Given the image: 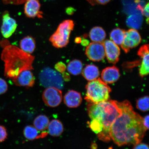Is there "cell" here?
Listing matches in <instances>:
<instances>
[{
    "mask_svg": "<svg viewBox=\"0 0 149 149\" xmlns=\"http://www.w3.org/2000/svg\"><path fill=\"white\" fill-rule=\"evenodd\" d=\"M74 24L71 20H66L59 24L55 32L52 35L49 41L54 47H65L69 42L71 32L73 30Z\"/></svg>",
    "mask_w": 149,
    "mask_h": 149,
    "instance_id": "5",
    "label": "cell"
},
{
    "mask_svg": "<svg viewBox=\"0 0 149 149\" xmlns=\"http://www.w3.org/2000/svg\"><path fill=\"white\" fill-rule=\"evenodd\" d=\"M40 83L45 87H55L62 89L64 88V82L61 73L49 67L42 69L39 75Z\"/></svg>",
    "mask_w": 149,
    "mask_h": 149,
    "instance_id": "6",
    "label": "cell"
},
{
    "mask_svg": "<svg viewBox=\"0 0 149 149\" xmlns=\"http://www.w3.org/2000/svg\"><path fill=\"white\" fill-rule=\"evenodd\" d=\"M27 0H2L3 2L6 4L18 5L25 3Z\"/></svg>",
    "mask_w": 149,
    "mask_h": 149,
    "instance_id": "30",
    "label": "cell"
},
{
    "mask_svg": "<svg viewBox=\"0 0 149 149\" xmlns=\"http://www.w3.org/2000/svg\"><path fill=\"white\" fill-rule=\"evenodd\" d=\"M1 59L5 63V77L12 80L23 71L33 70L35 57L15 46L6 47L2 53Z\"/></svg>",
    "mask_w": 149,
    "mask_h": 149,
    "instance_id": "3",
    "label": "cell"
},
{
    "mask_svg": "<svg viewBox=\"0 0 149 149\" xmlns=\"http://www.w3.org/2000/svg\"><path fill=\"white\" fill-rule=\"evenodd\" d=\"M8 136V134L5 127L0 125V143L5 141Z\"/></svg>",
    "mask_w": 149,
    "mask_h": 149,
    "instance_id": "27",
    "label": "cell"
},
{
    "mask_svg": "<svg viewBox=\"0 0 149 149\" xmlns=\"http://www.w3.org/2000/svg\"><path fill=\"white\" fill-rule=\"evenodd\" d=\"M149 3H147V4L143 8V10L141 14L144 16L146 17V22L148 24L149 22Z\"/></svg>",
    "mask_w": 149,
    "mask_h": 149,
    "instance_id": "31",
    "label": "cell"
},
{
    "mask_svg": "<svg viewBox=\"0 0 149 149\" xmlns=\"http://www.w3.org/2000/svg\"><path fill=\"white\" fill-rule=\"evenodd\" d=\"M55 68L57 72L62 74L65 72L66 69V66L64 63L61 61L57 63L55 65Z\"/></svg>",
    "mask_w": 149,
    "mask_h": 149,
    "instance_id": "29",
    "label": "cell"
},
{
    "mask_svg": "<svg viewBox=\"0 0 149 149\" xmlns=\"http://www.w3.org/2000/svg\"><path fill=\"white\" fill-rule=\"evenodd\" d=\"M116 103L120 112L111 127V139L119 146L141 142L147 130L143 125V118L134 111L128 100Z\"/></svg>",
    "mask_w": 149,
    "mask_h": 149,
    "instance_id": "1",
    "label": "cell"
},
{
    "mask_svg": "<svg viewBox=\"0 0 149 149\" xmlns=\"http://www.w3.org/2000/svg\"><path fill=\"white\" fill-rule=\"evenodd\" d=\"M97 3L101 5H105L109 3L111 0H95Z\"/></svg>",
    "mask_w": 149,
    "mask_h": 149,
    "instance_id": "35",
    "label": "cell"
},
{
    "mask_svg": "<svg viewBox=\"0 0 149 149\" xmlns=\"http://www.w3.org/2000/svg\"><path fill=\"white\" fill-rule=\"evenodd\" d=\"M133 149H149V148L148 145L140 142L134 145Z\"/></svg>",
    "mask_w": 149,
    "mask_h": 149,
    "instance_id": "32",
    "label": "cell"
},
{
    "mask_svg": "<svg viewBox=\"0 0 149 149\" xmlns=\"http://www.w3.org/2000/svg\"><path fill=\"white\" fill-rule=\"evenodd\" d=\"M23 134L26 139L34 140L39 137V130L33 126L27 125L24 128Z\"/></svg>",
    "mask_w": 149,
    "mask_h": 149,
    "instance_id": "25",
    "label": "cell"
},
{
    "mask_svg": "<svg viewBox=\"0 0 149 149\" xmlns=\"http://www.w3.org/2000/svg\"><path fill=\"white\" fill-rule=\"evenodd\" d=\"M20 49L27 54H32L36 48V42L32 37L27 36L24 37L19 42Z\"/></svg>",
    "mask_w": 149,
    "mask_h": 149,
    "instance_id": "18",
    "label": "cell"
},
{
    "mask_svg": "<svg viewBox=\"0 0 149 149\" xmlns=\"http://www.w3.org/2000/svg\"><path fill=\"white\" fill-rule=\"evenodd\" d=\"M143 123L145 129L148 130L149 128V115H147L143 118Z\"/></svg>",
    "mask_w": 149,
    "mask_h": 149,
    "instance_id": "33",
    "label": "cell"
},
{
    "mask_svg": "<svg viewBox=\"0 0 149 149\" xmlns=\"http://www.w3.org/2000/svg\"><path fill=\"white\" fill-rule=\"evenodd\" d=\"M85 53L90 60L95 61H101L105 58V53L103 42H92L88 45Z\"/></svg>",
    "mask_w": 149,
    "mask_h": 149,
    "instance_id": "9",
    "label": "cell"
},
{
    "mask_svg": "<svg viewBox=\"0 0 149 149\" xmlns=\"http://www.w3.org/2000/svg\"><path fill=\"white\" fill-rule=\"evenodd\" d=\"M120 77L118 69L114 66L108 67L102 70V80L106 84H113L116 82Z\"/></svg>",
    "mask_w": 149,
    "mask_h": 149,
    "instance_id": "16",
    "label": "cell"
},
{
    "mask_svg": "<svg viewBox=\"0 0 149 149\" xmlns=\"http://www.w3.org/2000/svg\"><path fill=\"white\" fill-rule=\"evenodd\" d=\"M24 7V13L27 17H42L40 11V4L39 0H27Z\"/></svg>",
    "mask_w": 149,
    "mask_h": 149,
    "instance_id": "13",
    "label": "cell"
},
{
    "mask_svg": "<svg viewBox=\"0 0 149 149\" xmlns=\"http://www.w3.org/2000/svg\"><path fill=\"white\" fill-rule=\"evenodd\" d=\"M136 107L139 110L146 112L149 110V97L145 96L140 98L136 102Z\"/></svg>",
    "mask_w": 149,
    "mask_h": 149,
    "instance_id": "26",
    "label": "cell"
},
{
    "mask_svg": "<svg viewBox=\"0 0 149 149\" xmlns=\"http://www.w3.org/2000/svg\"><path fill=\"white\" fill-rule=\"evenodd\" d=\"M81 39L79 37H77V38H76L75 40V42L77 43H79L81 42Z\"/></svg>",
    "mask_w": 149,
    "mask_h": 149,
    "instance_id": "37",
    "label": "cell"
},
{
    "mask_svg": "<svg viewBox=\"0 0 149 149\" xmlns=\"http://www.w3.org/2000/svg\"><path fill=\"white\" fill-rule=\"evenodd\" d=\"M125 31L120 28L113 29L110 35L111 40L117 45H121L125 36Z\"/></svg>",
    "mask_w": 149,
    "mask_h": 149,
    "instance_id": "23",
    "label": "cell"
},
{
    "mask_svg": "<svg viewBox=\"0 0 149 149\" xmlns=\"http://www.w3.org/2000/svg\"><path fill=\"white\" fill-rule=\"evenodd\" d=\"M143 22L142 14L138 13L130 15L126 20V23L128 27L136 30L140 29Z\"/></svg>",
    "mask_w": 149,
    "mask_h": 149,
    "instance_id": "20",
    "label": "cell"
},
{
    "mask_svg": "<svg viewBox=\"0 0 149 149\" xmlns=\"http://www.w3.org/2000/svg\"><path fill=\"white\" fill-rule=\"evenodd\" d=\"M47 129L50 135L53 137H58L62 134L64 128L61 121L54 119L50 122Z\"/></svg>",
    "mask_w": 149,
    "mask_h": 149,
    "instance_id": "17",
    "label": "cell"
},
{
    "mask_svg": "<svg viewBox=\"0 0 149 149\" xmlns=\"http://www.w3.org/2000/svg\"><path fill=\"white\" fill-rule=\"evenodd\" d=\"M8 89V85L5 80L0 78V95L4 94Z\"/></svg>",
    "mask_w": 149,
    "mask_h": 149,
    "instance_id": "28",
    "label": "cell"
},
{
    "mask_svg": "<svg viewBox=\"0 0 149 149\" xmlns=\"http://www.w3.org/2000/svg\"><path fill=\"white\" fill-rule=\"evenodd\" d=\"M87 111L90 119L98 121L102 126V132L98 135V138L109 142L111 139L110 135L111 127L120 112L116 101L108 100L98 103H89Z\"/></svg>",
    "mask_w": 149,
    "mask_h": 149,
    "instance_id": "2",
    "label": "cell"
},
{
    "mask_svg": "<svg viewBox=\"0 0 149 149\" xmlns=\"http://www.w3.org/2000/svg\"><path fill=\"white\" fill-rule=\"evenodd\" d=\"M81 44H82V45L83 46H86L88 44V40H83L81 41Z\"/></svg>",
    "mask_w": 149,
    "mask_h": 149,
    "instance_id": "36",
    "label": "cell"
},
{
    "mask_svg": "<svg viewBox=\"0 0 149 149\" xmlns=\"http://www.w3.org/2000/svg\"><path fill=\"white\" fill-rule=\"evenodd\" d=\"M63 81H70V74L66 72H63L61 74Z\"/></svg>",
    "mask_w": 149,
    "mask_h": 149,
    "instance_id": "34",
    "label": "cell"
},
{
    "mask_svg": "<svg viewBox=\"0 0 149 149\" xmlns=\"http://www.w3.org/2000/svg\"><path fill=\"white\" fill-rule=\"evenodd\" d=\"M83 65L81 61L77 59L70 61L67 66V70L70 74L77 75L82 72Z\"/></svg>",
    "mask_w": 149,
    "mask_h": 149,
    "instance_id": "24",
    "label": "cell"
},
{
    "mask_svg": "<svg viewBox=\"0 0 149 149\" xmlns=\"http://www.w3.org/2000/svg\"><path fill=\"white\" fill-rule=\"evenodd\" d=\"M89 36L93 42L102 43L105 40L106 33L102 28L97 26L91 30Z\"/></svg>",
    "mask_w": 149,
    "mask_h": 149,
    "instance_id": "21",
    "label": "cell"
},
{
    "mask_svg": "<svg viewBox=\"0 0 149 149\" xmlns=\"http://www.w3.org/2000/svg\"><path fill=\"white\" fill-rule=\"evenodd\" d=\"M17 27L16 20L11 17L8 12H5L3 16V23L1 28L2 34L5 38H8L13 34Z\"/></svg>",
    "mask_w": 149,
    "mask_h": 149,
    "instance_id": "11",
    "label": "cell"
},
{
    "mask_svg": "<svg viewBox=\"0 0 149 149\" xmlns=\"http://www.w3.org/2000/svg\"><path fill=\"white\" fill-rule=\"evenodd\" d=\"M82 98L81 94L77 91L70 90L65 94L64 103L67 107L70 108H77L81 105Z\"/></svg>",
    "mask_w": 149,
    "mask_h": 149,
    "instance_id": "15",
    "label": "cell"
},
{
    "mask_svg": "<svg viewBox=\"0 0 149 149\" xmlns=\"http://www.w3.org/2000/svg\"><path fill=\"white\" fill-rule=\"evenodd\" d=\"M103 44L108 61L110 63L116 64L119 60L120 54V49L118 45L109 40H104Z\"/></svg>",
    "mask_w": 149,
    "mask_h": 149,
    "instance_id": "10",
    "label": "cell"
},
{
    "mask_svg": "<svg viewBox=\"0 0 149 149\" xmlns=\"http://www.w3.org/2000/svg\"><path fill=\"white\" fill-rule=\"evenodd\" d=\"M82 72L83 77L89 81L97 79L100 75L97 67L93 65H87Z\"/></svg>",
    "mask_w": 149,
    "mask_h": 149,
    "instance_id": "19",
    "label": "cell"
},
{
    "mask_svg": "<svg viewBox=\"0 0 149 149\" xmlns=\"http://www.w3.org/2000/svg\"><path fill=\"white\" fill-rule=\"evenodd\" d=\"M50 121L47 116L40 115L35 117L33 121V126L39 131H42L47 129Z\"/></svg>",
    "mask_w": 149,
    "mask_h": 149,
    "instance_id": "22",
    "label": "cell"
},
{
    "mask_svg": "<svg viewBox=\"0 0 149 149\" xmlns=\"http://www.w3.org/2000/svg\"><path fill=\"white\" fill-rule=\"evenodd\" d=\"M138 55L142 59L141 66L139 70V73L141 77L146 76L149 73V45H145L140 48Z\"/></svg>",
    "mask_w": 149,
    "mask_h": 149,
    "instance_id": "14",
    "label": "cell"
},
{
    "mask_svg": "<svg viewBox=\"0 0 149 149\" xmlns=\"http://www.w3.org/2000/svg\"><path fill=\"white\" fill-rule=\"evenodd\" d=\"M12 81L17 86L32 87L35 83V78L31 70H25L20 72L16 79Z\"/></svg>",
    "mask_w": 149,
    "mask_h": 149,
    "instance_id": "12",
    "label": "cell"
},
{
    "mask_svg": "<svg viewBox=\"0 0 149 149\" xmlns=\"http://www.w3.org/2000/svg\"><path fill=\"white\" fill-rule=\"evenodd\" d=\"M42 99L48 107H56L60 105L62 102V92L61 89L55 87H47L42 93Z\"/></svg>",
    "mask_w": 149,
    "mask_h": 149,
    "instance_id": "7",
    "label": "cell"
},
{
    "mask_svg": "<svg viewBox=\"0 0 149 149\" xmlns=\"http://www.w3.org/2000/svg\"><path fill=\"white\" fill-rule=\"evenodd\" d=\"M141 37L137 30L130 29L125 31V36L121 47L126 53L140 43Z\"/></svg>",
    "mask_w": 149,
    "mask_h": 149,
    "instance_id": "8",
    "label": "cell"
},
{
    "mask_svg": "<svg viewBox=\"0 0 149 149\" xmlns=\"http://www.w3.org/2000/svg\"><path fill=\"white\" fill-rule=\"evenodd\" d=\"M85 99L91 103H98L109 100L111 89L107 84L98 78L90 81L86 86Z\"/></svg>",
    "mask_w": 149,
    "mask_h": 149,
    "instance_id": "4",
    "label": "cell"
}]
</instances>
